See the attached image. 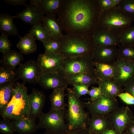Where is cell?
Returning <instances> with one entry per match:
<instances>
[{
	"mask_svg": "<svg viewBox=\"0 0 134 134\" xmlns=\"http://www.w3.org/2000/svg\"><path fill=\"white\" fill-rule=\"evenodd\" d=\"M101 13L97 0H63L57 14L67 34L91 35L99 28Z\"/></svg>",
	"mask_w": 134,
	"mask_h": 134,
	"instance_id": "1",
	"label": "cell"
},
{
	"mask_svg": "<svg viewBox=\"0 0 134 134\" xmlns=\"http://www.w3.org/2000/svg\"><path fill=\"white\" fill-rule=\"evenodd\" d=\"M60 40L59 53L65 59L91 55L95 47L92 35L67 34L63 35Z\"/></svg>",
	"mask_w": 134,
	"mask_h": 134,
	"instance_id": "2",
	"label": "cell"
},
{
	"mask_svg": "<svg viewBox=\"0 0 134 134\" xmlns=\"http://www.w3.org/2000/svg\"><path fill=\"white\" fill-rule=\"evenodd\" d=\"M66 90L68 100L66 121L68 131H75L88 127L90 114L84 109L81 101L74 93L72 89Z\"/></svg>",
	"mask_w": 134,
	"mask_h": 134,
	"instance_id": "3",
	"label": "cell"
},
{
	"mask_svg": "<svg viewBox=\"0 0 134 134\" xmlns=\"http://www.w3.org/2000/svg\"><path fill=\"white\" fill-rule=\"evenodd\" d=\"M134 21V18L117 6L101 12L99 28L119 37L131 26Z\"/></svg>",
	"mask_w": 134,
	"mask_h": 134,
	"instance_id": "4",
	"label": "cell"
},
{
	"mask_svg": "<svg viewBox=\"0 0 134 134\" xmlns=\"http://www.w3.org/2000/svg\"><path fill=\"white\" fill-rule=\"evenodd\" d=\"M27 92L24 84L15 83L11 99L0 114L3 119L13 120L28 117L30 107Z\"/></svg>",
	"mask_w": 134,
	"mask_h": 134,
	"instance_id": "5",
	"label": "cell"
},
{
	"mask_svg": "<svg viewBox=\"0 0 134 134\" xmlns=\"http://www.w3.org/2000/svg\"><path fill=\"white\" fill-rule=\"evenodd\" d=\"M66 109L49 111L47 113L42 112L38 117V129L57 134H62L68 132L66 121Z\"/></svg>",
	"mask_w": 134,
	"mask_h": 134,
	"instance_id": "6",
	"label": "cell"
},
{
	"mask_svg": "<svg viewBox=\"0 0 134 134\" xmlns=\"http://www.w3.org/2000/svg\"><path fill=\"white\" fill-rule=\"evenodd\" d=\"M59 73L64 75L78 73H86L96 78L92 54L64 59Z\"/></svg>",
	"mask_w": 134,
	"mask_h": 134,
	"instance_id": "7",
	"label": "cell"
},
{
	"mask_svg": "<svg viewBox=\"0 0 134 134\" xmlns=\"http://www.w3.org/2000/svg\"><path fill=\"white\" fill-rule=\"evenodd\" d=\"M84 108L88 110L91 116H106L118 107L116 99L110 98L102 95L93 101L82 102Z\"/></svg>",
	"mask_w": 134,
	"mask_h": 134,
	"instance_id": "8",
	"label": "cell"
},
{
	"mask_svg": "<svg viewBox=\"0 0 134 134\" xmlns=\"http://www.w3.org/2000/svg\"><path fill=\"white\" fill-rule=\"evenodd\" d=\"M112 129L117 134H123L128 124L134 117L128 106L118 107L109 115Z\"/></svg>",
	"mask_w": 134,
	"mask_h": 134,
	"instance_id": "9",
	"label": "cell"
},
{
	"mask_svg": "<svg viewBox=\"0 0 134 134\" xmlns=\"http://www.w3.org/2000/svg\"><path fill=\"white\" fill-rule=\"evenodd\" d=\"M115 64L116 73L114 80L124 88L134 80V61L118 59Z\"/></svg>",
	"mask_w": 134,
	"mask_h": 134,
	"instance_id": "10",
	"label": "cell"
},
{
	"mask_svg": "<svg viewBox=\"0 0 134 134\" xmlns=\"http://www.w3.org/2000/svg\"><path fill=\"white\" fill-rule=\"evenodd\" d=\"M15 72L17 80L20 79L24 83H37L42 73L37 61L30 60L23 64H21Z\"/></svg>",
	"mask_w": 134,
	"mask_h": 134,
	"instance_id": "11",
	"label": "cell"
},
{
	"mask_svg": "<svg viewBox=\"0 0 134 134\" xmlns=\"http://www.w3.org/2000/svg\"><path fill=\"white\" fill-rule=\"evenodd\" d=\"M64 59L63 56L59 53H44L39 55L37 62L42 73H59Z\"/></svg>",
	"mask_w": 134,
	"mask_h": 134,
	"instance_id": "12",
	"label": "cell"
},
{
	"mask_svg": "<svg viewBox=\"0 0 134 134\" xmlns=\"http://www.w3.org/2000/svg\"><path fill=\"white\" fill-rule=\"evenodd\" d=\"M114 46H95L92 55L95 63L112 64L116 61L118 49Z\"/></svg>",
	"mask_w": 134,
	"mask_h": 134,
	"instance_id": "13",
	"label": "cell"
},
{
	"mask_svg": "<svg viewBox=\"0 0 134 134\" xmlns=\"http://www.w3.org/2000/svg\"><path fill=\"white\" fill-rule=\"evenodd\" d=\"M23 11L17 12L14 16L15 18L22 20L25 23L34 26L42 23L45 14L37 5L30 4H26Z\"/></svg>",
	"mask_w": 134,
	"mask_h": 134,
	"instance_id": "14",
	"label": "cell"
},
{
	"mask_svg": "<svg viewBox=\"0 0 134 134\" xmlns=\"http://www.w3.org/2000/svg\"><path fill=\"white\" fill-rule=\"evenodd\" d=\"M37 83L45 89L53 90L66 89L69 84L65 76L57 72L42 73Z\"/></svg>",
	"mask_w": 134,
	"mask_h": 134,
	"instance_id": "15",
	"label": "cell"
},
{
	"mask_svg": "<svg viewBox=\"0 0 134 134\" xmlns=\"http://www.w3.org/2000/svg\"><path fill=\"white\" fill-rule=\"evenodd\" d=\"M29 99L30 110L28 117L35 121L42 112L46 96L42 91L33 89Z\"/></svg>",
	"mask_w": 134,
	"mask_h": 134,
	"instance_id": "16",
	"label": "cell"
},
{
	"mask_svg": "<svg viewBox=\"0 0 134 134\" xmlns=\"http://www.w3.org/2000/svg\"><path fill=\"white\" fill-rule=\"evenodd\" d=\"M92 35L93 39L95 46H119L120 45L119 37L100 28L96 30Z\"/></svg>",
	"mask_w": 134,
	"mask_h": 134,
	"instance_id": "17",
	"label": "cell"
},
{
	"mask_svg": "<svg viewBox=\"0 0 134 134\" xmlns=\"http://www.w3.org/2000/svg\"><path fill=\"white\" fill-rule=\"evenodd\" d=\"M88 127L89 134H102L106 130L112 129L109 115L91 116Z\"/></svg>",
	"mask_w": 134,
	"mask_h": 134,
	"instance_id": "18",
	"label": "cell"
},
{
	"mask_svg": "<svg viewBox=\"0 0 134 134\" xmlns=\"http://www.w3.org/2000/svg\"><path fill=\"white\" fill-rule=\"evenodd\" d=\"M102 95L114 99L124 91L122 87L114 80L98 79Z\"/></svg>",
	"mask_w": 134,
	"mask_h": 134,
	"instance_id": "19",
	"label": "cell"
},
{
	"mask_svg": "<svg viewBox=\"0 0 134 134\" xmlns=\"http://www.w3.org/2000/svg\"><path fill=\"white\" fill-rule=\"evenodd\" d=\"M42 23L52 38L60 40L63 35L61 24L55 16H46Z\"/></svg>",
	"mask_w": 134,
	"mask_h": 134,
	"instance_id": "20",
	"label": "cell"
},
{
	"mask_svg": "<svg viewBox=\"0 0 134 134\" xmlns=\"http://www.w3.org/2000/svg\"><path fill=\"white\" fill-rule=\"evenodd\" d=\"M15 132L19 134H32L38 129L35 121L25 117L11 121Z\"/></svg>",
	"mask_w": 134,
	"mask_h": 134,
	"instance_id": "21",
	"label": "cell"
},
{
	"mask_svg": "<svg viewBox=\"0 0 134 134\" xmlns=\"http://www.w3.org/2000/svg\"><path fill=\"white\" fill-rule=\"evenodd\" d=\"M30 4L38 6L46 16H55L63 0H29Z\"/></svg>",
	"mask_w": 134,
	"mask_h": 134,
	"instance_id": "22",
	"label": "cell"
},
{
	"mask_svg": "<svg viewBox=\"0 0 134 134\" xmlns=\"http://www.w3.org/2000/svg\"><path fill=\"white\" fill-rule=\"evenodd\" d=\"M96 76L98 79L114 80L116 69L115 63L106 64L94 62Z\"/></svg>",
	"mask_w": 134,
	"mask_h": 134,
	"instance_id": "23",
	"label": "cell"
},
{
	"mask_svg": "<svg viewBox=\"0 0 134 134\" xmlns=\"http://www.w3.org/2000/svg\"><path fill=\"white\" fill-rule=\"evenodd\" d=\"M69 84L73 86L85 85L89 86L97 84L98 79L91 74L83 73L71 74L64 75Z\"/></svg>",
	"mask_w": 134,
	"mask_h": 134,
	"instance_id": "24",
	"label": "cell"
},
{
	"mask_svg": "<svg viewBox=\"0 0 134 134\" xmlns=\"http://www.w3.org/2000/svg\"><path fill=\"white\" fill-rule=\"evenodd\" d=\"M23 60L22 53L11 50L2 54L0 63L1 66L15 71L16 67L21 64Z\"/></svg>",
	"mask_w": 134,
	"mask_h": 134,
	"instance_id": "25",
	"label": "cell"
},
{
	"mask_svg": "<svg viewBox=\"0 0 134 134\" xmlns=\"http://www.w3.org/2000/svg\"><path fill=\"white\" fill-rule=\"evenodd\" d=\"M14 16L5 13L0 15V31L1 34L7 36L18 35V32L14 24Z\"/></svg>",
	"mask_w": 134,
	"mask_h": 134,
	"instance_id": "26",
	"label": "cell"
},
{
	"mask_svg": "<svg viewBox=\"0 0 134 134\" xmlns=\"http://www.w3.org/2000/svg\"><path fill=\"white\" fill-rule=\"evenodd\" d=\"M65 88L58 89L53 90L50 95L49 99L51 103L50 111L59 110L66 109L67 104L64 100L65 95Z\"/></svg>",
	"mask_w": 134,
	"mask_h": 134,
	"instance_id": "27",
	"label": "cell"
},
{
	"mask_svg": "<svg viewBox=\"0 0 134 134\" xmlns=\"http://www.w3.org/2000/svg\"><path fill=\"white\" fill-rule=\"evenodd\" d=\"M20 39L16 44V47L20 52L25 54L33 53L37 50L36 39L29 33Z\"/></svg>",
	"mask_w": 134,
	"mask_h": 134,
	"instance_id": "28",
	"label": "cell"
},
{
	"mask_svg": "<svg viewBox=\"0 0 134 134\" xmlns=\"http://www.w3.org/2000/svg\"><path fill=\"white\" fill-rule=\"evenodd\" d=\"M15 82L0 86V113L6 108L11 100Z\"/></svg>",
	"mask_w": 134,
	"mask_h": 134,
	"instance_id": "29",
	"label": "cell"
},
{
	"mask_svg": "<svg viewBox=\"0 0 134 134\" xmlns=\"http://www.w3.org/2000/svg\"><path fill=\"white\" fill-rule=\"evenodd\" d=\"M29 33L36 40L44 44L52 38L42 23L33 26L29 30Z\"/></svg>",
	"mask_w": 134,
	"mask_h": 134,
	"instance_id": "30",
	"label": "cell"
},
{
	"mask_svg": "<svg viewBox=\"0 0 134 134\" xmlns=\"http://www.w3.org/2000/svg\"><path fill=\"white\" fill-rule=\"evenodd\" d=\"M15 71L1 66L0 67V86L15 82Z\"/></svg>",
	"mask_w": 134,
	"mask_h": 134,
	"instance_id": "31",
	"label": "cell"
},
{
	"mask_svg": "<svg viewBox=\"0 0 134 134\" xmlns=\"http://www.w3.org/2000/svg\"><path fill=\"white\" fill-rule=\"evenodd\" d=\"M119 38L120 45L134 46V25L126 30Z\"/></svg>",
	"mask_w": 134,
	"mask_h": 134,
	"instance_id": "32",
	"label": "cell"
},
{
	"mask_svg": "<svg viewBox=\"0 0 134 134\" xmlns=\"http://www.w3.org/2000/svg\"><path fill=\"white\" fill-rule=\"evenodd\" d=\"M119 47L117 59H123L134 61V46L120 45Z\"/></svg>",
	"mask_w": 134,
	"mask_h": 134,
	"instance_id": "33",
	"label": "cell"
},
{
	"mask_svg": "<svg viewBox=\"0 0 134 134\" xmlns=\"http://www.w3.org/2000/svg\"><path fill=\"white\" fill-rule=\"evenodd\" d=\"M43 44L45 53H59L61 46L60 40L52 38Z\"/></svg>",
	"mask_w": 134,
	"mask_h": 134,
	"instance_id": "34",
	"label": "cell"
},
{
	"mask_svg": "<svg viewBox=\"0 0 134 134\" xmlns=\"http://www.w3.org/2000/svg\"><path fill=\"white\" fill-rule=\"evenodd\" d=\"M117 6L126 14L134 18V0H121Z\"/></svg>",
	"mask_w": 134,
	"mask_h": 134,
	"instance_id": "35",
	"label": "cell"
},
{
	"mask_svg": "<svg viewBox=\"0 0 134 134\" xmlns=\"http://www.w3.org/2000/svg\"><path fill=\"white\" fill-rule=\"evenodd\" d=\"M0 132L2 134H14L15 132L10 120L4 119L0 120Z\"/></svg>",
	"mask_w": 134,
	"mask_h": 134,
	"instance_id": "36",
	"label": "cell"
},
{
	"mask_svg": "<svg viewBox=\"0 0 134 134\" xmlns=\"http://www.w3.org/2000/svg\"><path fill=\"white\" fill-rule=\"evenodd\" d=\"M8 37L3 34L0 36V52L2 54L11 50L12 44Z\"/></svg>",
	"mask_w": 134,
	"mask_h": 134,
	"instance_id": "37",
	"label": "cell"
},
{
	"mask_svg": "<svg viewBox=\"0 0 134 134\" xmlns=\"http://www.w3.org/2000/svg\"><path fill=\"white\" fill-rule=\"evenodd\" d=\"M73 86L72 90L76 96L79 98L81 96L88 94L89 86L85 85H77Z\"/></svg>",
	"mask_w": 134,
	"mask_h": 134,
	"instance_id": "38",
	"label": "cell"
},
{
	"mask_svg": "<svg viewBox=\"0 0 134 134\" xmlns=\"http://www.w3.org/2000/svg\"><path fill=\"white\" fill-rule=\"evenodd\" d=\"M88 94L90 96V101H93L102 96L100 87H92L89 90Z\"/></svg>",
	"mask_w": 134,
	"mask_h": 134,
	"instance_id": "39",
	"label": "cell"
},
{
	"mask_svg": "<svg viewBox=\"0 0 134 134\" xmlns=\"http://www.w3.org/2000/svg\"><path fill=\"white\" fill-rule=\"evenodd\" d=\"M118 97L125 103L128 105H134V97L128 93H122Z\"/></svg>",
	"mask_w": 134,
	"mask_h": 134,
	"instance_id": "40",
	"label": "cell"
},
{
	"mask_svg": "<svg viewBox=\"0 0 134 134\" xmlns=\"http://www.w3.org/2000/svg\"><path fill=\"white\" fill-rule=\"evenodd\" d=\"M99 8L101 12L112 8L111 0H97Z\"/></svg>",
	"mask_w": 134,
	"mask_h": 134,
	"instance_id": "41",
	"label": "cell"
},
{
	"mask_svg": "<svg viewBox=\"0 0 134 134\" xmlns=\"http://www.w3.org/2000/svg\"><path fill=\"white\" fill-rule=\"evenodd\" d=\"M43 134H57L54 133L46 131ZM62 134H89L88 127L81 130L75 131H68Z\"/></svg>",
	"mask_w": 134,
	"mask_h": 134,
	"instance_id": "42",
	"label": "cell"
},
{
	"mask_svg": "<svg viewBox=\"0 0 134 134\" xmlns=\"http://www.w3.org/2000/svg\"><path fill=\"white\" fill-rule=\"evenodd\" d=\"M123 134H134V117L126 127Z\"/></svg>",
	"mask_w": 134,
	"mask_h": 134,
	"instance_id": "43",
	"label": "cell"
},
{
	"mask_svg": "<svg viewBox=\"0 0 134 134\" xmlns=\"http://www.w3.org/2000/svg\"><path fill=\"white\" fill-rule=\"evenodd\" d=\"M3 1L7 3L14 6L25 5L27 2L26 0H3Z\"/></svg>",
	"mask_w": 134,
	"mask_h": 134,
	"instance_id": "44",
	"label": "cell"
},
{
	"mask_svg": "<svg viewBox=\"0 0 134 134\" xmlns=\"http://www.w3.org/2000/svg\"><path fill=\"white\" fill-rule=\"evenodd\" d=\"M123 89L125 92L130 94L134 97V80L126 86Z\"/></svg>",
	"mask_w": 134,
	"mask_h": 134,
	"instance_id": "45",
	"label": "cell"
},
{
	"mask_svg": "<svg viewBox=\"0 0 134 134\" xmlns=\"http://www.w3.org/2000/svg\"><path fill=\"white\" fill-rule=\"evenodd\" d=\"M102 134H117L113 129L106 130L103 132Z\"/></svg>",
	"mask_w": 134,
	"mask_h": 134,
	"instance_id": "46",
	"label": "cell"
},
{
	"mask_svg": "<svg viewBox=\"0 0 134 134\" xmlns=\"http://www.w3.org/2000/svg\"><path fill=\"white\" fill-rule=\"evenodd\" d=\"M112 7L117 6L120 2L121 0H111Z\"/></svg>",
	"mask_w": 134,
	"mask_h": 134,
	"instance_id": "47",
	"label": "cell"
}]
</instances>
